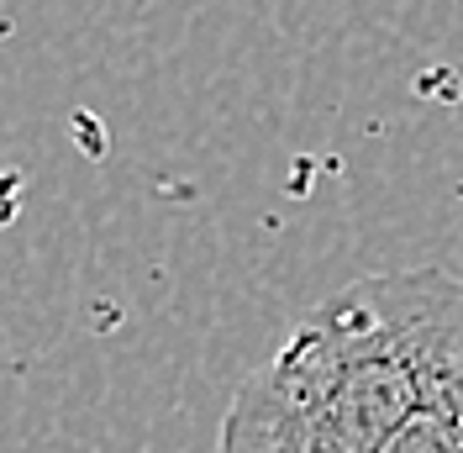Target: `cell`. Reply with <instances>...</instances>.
Instances as JSON below:
<instances>
[{
    "mask_svg": "<svg viewBox=\"0 0 463 453\" xmlns=\"http://www.w3.org/2000/svg\"><path fill=\"white\" fill-rule=\"evenodd\" d=\"M384 453H463V364L437 385L427 406L390 438Z\"/></svg>",
    "mask_w": 463,
    "mask_h": 453,
    "instance_id": "obj_2",
    "label": "cell"
},
{
    "mask_svg": "<svg viewBox=\"0 0 463 453\" xmlns=\"http://www.w3.org/2000/svg\"><path fill=\"white\" fill-rule=\"evenodd\" d=\"M463 364V280L369 275L295 322L227 406L216 453H384Z\"/></svg>",
    "mask_w": 463,
    "mask_h": 453,
    "instance_id": "obj_1",
    "label": "cell"
}]
</instances>
